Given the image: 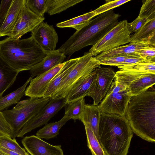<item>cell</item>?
<instances>
[{
    "mask_svg": "<svg viewBox=\"0 0 155 155\" xmlns=\"http://www.w3.org/2000/svg\"><path fill=\"white\" fill-rule=\"evenodd\" d=\"M98 133L106 155H127L133 133L125 117L101 114Z\"/></svg>",
    "mask_w": 155,
    "mask_h": 155,
    "instance_id": "cell-1",
    "label": "cell"
},
{
    "mask_svg": "<svg viewBox=\"0 0 155 155\" xmlns=\"http://www.w3.org/2000/svg\"><path fill=\"white\" fill-rule=\"evenodd\" d=\"M120 16L112 9L98 15L76 31L58 49L69 57L85 47L95 45L118 24Z\"/></svg>",
    "mask_w": 155,
    "mask_h": 155,
    "instance_id": "cell-2",
    "label": "cell"
},
{
    "mask_svg": "<svg viewBox=\"0 0 155 155\" xmlns=\"http://www.w3.org/2000/svg\"><path fill=\"white\" fill-rule=\"evenodd\" d=\"M125 117L133 132L142 139L155 142V92L146 91L132 96Z\"/></svg>",
    "mask_w": 155,
    "mask_h": 155,
    "instance_id": "cell-3",
    "label": "cell"
},
{
    "mask_svg": "<svg viewBox=\"0 0 155 155\" xmlns=\"http://www.w3.org/2000/svg\"><path fill=\"white\" fill-rule=\"evenodd\" d=\"M46 54L31 36L16 39L8 37L0 41V56L19 72L30 70Z\"/></svg>",
    "mask_w": 155,
    "mask_h": 155,
    "instance_id": "cell-4",
    "label": "cell"
},
{
    "mask_svg": "<svg viewBox=\"0 0 155 155\" xmlns=\"http://www.w3.org/2000/svg\"><path fill=\"white\" fill-rule=\"evenodd\" d=\"M51 99L50 97L30 98L19 101L12 109L2 112L12 129V139H15L25 124Z\"/></svg>",
    "mask_w": 155,
    "mask_h": 155,
    "instance_id": "cell-5",
    "label": "cell"
},
{
    "mask_svg": "<svg viewBox=\"0 0 155 155\" xmlns=\"http://www.w3.org/2000/svg\"><path fill=\"white\" fill-rule=\"evenodd\" d=\"M98 61L91 53H84L62 81L51 98H65L78 81L101 67Z\"/></svg>",
    "mask_w": 155,
    "mask_h": 155,
    "instance_id": "cell-6",
    "label": "cell"
},
{
    "mask_svg": "<svg viewBox=\"0 0 155 155\" xmlns=\"http://www.w3.org/2000/svg\"><path fill=\"white\" fill-rule=\"evenodd\" d=\"M97 107L101 114H115L125 117L129 102L132 97L129 89L114 78Z\"/></svg>",
    "mask_w": 155,
    "mask_h": 155,
    "instance_id": "cell-7",
    "label": "cell"
},
{
    "mask_svg": "<svg viewBox=\"0 0 155 155\" xmlns=\"http://www.w3.org/2000/svg\"><path fill=\"white\" fill-rule=\"evenodd\" d=\"M128 23L126 20L119 22L98 42L92 46L89 52L92 56H95L130 43L131 34L128 28Z\"/></svg>",
    "mask_w": 155,
    "mask_h": 155,
    "instance_id": "cell-8",
    "label": "cell"
},
{
    "mask_svg": "<svg viewBox=\"0 0 155 155\" xmlns=\"http://www.w3.org/2000/svg\"><path fill=\"white\" fill-rule=\"evenodd\" d=\"M114 78L125 85L132 96L139 94L154 84L155 74L120 69Z\"/></svg>",
    "mask_w": 155,
    "mask_h": 155,
    "instance_id": "cell-9",
    "label": "cell"
},
{
    "mask_svg": "<svg viewBox=\"0 0 155 155\" xmlns=\"http://www.w3.org/2000/svg\"><path fill=\"white\" fill-rule=\"evenodd\" d=\"M65 98L51 99L20 131L17 137H21L33 130L46 124L67 104Z\"/></svg>",
    "mask_w": 155,
    "mask_h": 155,
    "instance_id": "cell-10",
    "label": "cell"
},
{
    "mask_svg": "<svg viewBox=\"0 0 155 155\" xmlns=\"http://www.w3.org/2000/svg\"><path fill=\"white\" fill-rule=\"evenodd\" d=\"M31 35L46 54L55 50L58 36L53 25L43 21L31 31Z\"/></svg>",
    "mask_w": 155,
    "mask_h": 155,
    "instance_id": "cell-11",
    "label": "cell"
},
{
    "mask_svg": "<svg viewBox=\"0 0 155 155\" xmlns=\"http://www.w3.org/2000/svg\"><path fill=\"white\" fill-rule=\"evenodd\" d=\"M65 63V61L64 62L35 78H32L29 85L25 90V95L31 98L43 97L51 80Z\"/></svg>",
    "mask_w": 155,
    "mask_h": 155,
    "instance_id": "cell-12",
    "label": "cell"
},
{
    "mask_svg": "<svg viewBox=\"0 0 155 155\" xmlns=\"http://www.w3.org/2000/svg\"><path fill=\"white\" fill-rule=\"evenodd\" d=\"M96 82L94 91L88 96L93 100L94 105H98L105 96L115 76V72L110 68H97L95 69Z\"/></svg>",
    "mask_w": 155,
    "mask_h": 155,
    "instance_id": "cell-13",
    "label": "cell"
},
{
    "mask_svg": "<svg viewBox=\"0 0 155 155\" xmlns=\"http://www.w3.org/2000/svg\"><path fill=\"white\" fill-rule=\"evenodd\" d=\"M45 19L31 11L25 6L9 37L13 39H19L26 33L32 31Z\"/></svg>",
    "mask_w": 155,
    "mask_h": 155,
    "instance_id": "cell-14",
    "label": "cell"
},
{
    "mask_svg": "<svg viewBox=\"0 0 155 155\" xmlns=\"http://www.w3.org/2000/svg\"><path fill=\"white\" fill-rule=\"evenodd\" d=\"M21 143L31 155H64L61 145H51L36 136L26 137Z\"/></svg>",
    "mask_w": 155,
    "mask_h": 155,
    "instance_id": "cell-15",
    "label": "cell"
},
{
    "mask_svg": "<svg viewBox=\"0 0 155 155\" xmlns=\"http://www.w3.org/2000/svg\"><path fill=\"white\" fill-rule=\"evenodd\" d=\"M96 79V74L95 70L78 81L66 96L67 102L88 96L94 91Z\"/></svg>",
    "mask_w": 155,
    "mask_h": 155,
    "instance_id": "cell-16",
    "label": "cell"
},
{
    "mask_svg": "<svg viewBox=\"0 0 155 155\" xmlns=\"http://www.w3.org/2000/svg\"><path fill=\"white\" fill-rule=\"evenodd\" d=\"M66 58V56L58 49L47 53L41 62L29 70L31 77L32 78L47 72L63 62Z\"/></svg>",
    "mask_w": 155,
    "mask_h": 155,
    "instance_id": "cell-17",
    "label": "cell"
},
{
    "mask_svg": "<svg viewBox=\"0 0 155 155\" xmlns=\"http://www.w3.org/2000/svg\"><path fill=\"white\" fill-rule=\"evenodd\" d=\"M25 0H13L7 15L0 28V37H9L25 6Z\"/></svg>",
    "mask_w": 155,
    "mask_h": 155,
    "instance_id": "cell-18",
    "label": "cell"
},
{
    "mask_svg": "<svg viewBox=\"0 0 155 155\" xmlns=\"http://www.w3.org/2000/svg\"><path fill=\"white\" fill-rule=\"evenodd\" d=\"M130 42L155 46V18L147 20L137 32L130 35Z\"/></svg>",
    "mask_w": 155,
    "mask_h": 155,
    "instance_id": "cell-19",
    "label": "cell"
},
{
    "mask_svg": "<svg viewBox=\"0 0 155 155\" xmlns=\"http://www.w3.org/2000/svg\"><path fill=\"white\" fill-rule=\"evenodd\" d=\"M101 114L97 106L86 104L80 120L91 129L99 142L98 131Z\"/></svg>",
    "mask_w": 155,
    "mask_h": 155,
    "instance_id": "cell-20",
    "label": "cell"
},
{
    "mask_svg": "<svg viewBox=\"0 0 155 155\" xmlns=\"http://www.w3.org/2000/svg\"><path fill=\"white\" fill-rule=\"evenodd\" d=\"M19 73L0 56V98L6 90L14 84Z\"/></svg>",
    "mask_w": 155,
    "mask_h": 155,
    "instance_id": "cell-21",
    "label": "cell"
},
{
    "mask_svg": "<svg viewBox=\"0 0 155 155\" xmlns=\"http://www.w3.org/2000/svg\"><path fill=\"white\" fill-rule=\"evenodd\" d=\"M79 58L80 57L71 59L65 61L63 67L55 75L50 82L43 97H51L62 81Z\"/></svg>",
    "mask_w": 155,
    "mask_h": 155,
    "instance_id": "cell-22",
    "label": "cell"
},
{
    "mask_svg": "<svg viewBox=\"0 0 155 155\" xmlns=\"http://www.w3.org/2000/svg\"><path fill=\"white\" fill-rule=\"evenodd\" d=\"M149 46L150 45L143 43L130 42L128 45L120 46L109 51L101 53L95 57L96 59L99 61L117 55L137 54H136V52Z\"/></svg>",
    "mask_w": 155,
    "mask_h": 155,
    "instance_id": "cell-23",
    "label": "cell"
},
{
    "mask_svg": "<svg viewBox=\"0 0 155 155\" xmlns=\"http://www.w3.org/2000/svg\"><path fill=\"white\" fill-rule=\"evenodd\" d=\"M70 119L64 116L60 120L46 124L36 133V136L40 139L48 140L57 137L61 128Z\"/></svg>",
    "mask_w": 155,
    "mask_h": 155,
    "instance_id": "cell-24",
    "label": "cell"
},
{
    "mask_svg": "<svg viewBox=\"0 0 155 155\" xmlns=\"http://www.w3.org/2000/svg\"><path fill=\"white\" fill-rule=\"evenodd\" d=\"M32 78L30 77L21 87L0 98V111L7 110L12 105L18 103L25 94L26 88Z\"/></svg>",
    "mask_w": 155,
    "mask_h": 155,
    "instance_id": "cell-25",
    "label": "cell"
},
{
    "mask_svg": "<svg viewBox=\"0 0 155 155\" xmlns=\"http://www.w3.org/2000/svg\"><path fill=\"white\" fill-rule=\"evenodd\" d=\"M83 0H46L45 13L52 15L67 10Z\"/></svg>",
    "mask_w": 155,
    "mask_h": 155,
    "instance_id": "cell-26",
    "label": "cell"
},
{
    "mask_svg": "<svg viewBox=\"0 0 155 155\" xmlns=\"http://www.w3.org/2000/svg\"><path fill=\"white\" fill-rule=\"evenodd\" d=\"M94 11L57 24L60 28H72L77 31L87 25L93 18L95 17Z\"/></svg>",
    "mask_w": 155,
    "mask_h": 155,
    "instance_id": "cell-27",
    "label": "cell"
},
{
    "mask_svg": "<svg viewBox=\"0 0 155 155\" xmlns=\"http://www.w3.org/2000/svg\"><path fill=\"white\" fill-rule=\"evenodd\" d=\"M85 104L84 97L67 103L64 107V116L74 120H80Z\"/></svg>",
    "mask_w": 155,
    "mask_h": 155,
    "instance_id": "cell-28",
    "label": "cell"
},
{
    "mask_svg": "<svg viewBox=\"0 0 155 155\" xmlns=\"http://www.w3.org/2000/svg\"><path fill=\"white\" fill-rule=\"evenodd\" d=\"M87 146L92 155H106L101 146L91 129L84 124Z\"/></svg>",
    "mask_w": 155,
    "mask_h": 155,
    "instance_id": "cell-29",
    "label": "cell"
},
{
    "mask_svg": "<svg viewBox=\"0 0 155 155\" xmlns=\"http://www.w3.org/2000/svg\"><path fill=\"white\" fill-rule=\"evenodd\" d=\"M118 68L128 71L155 74V61L144 60L134 64L120 66Z\"/></svg>",
    "mask_w": 155,
    "mask_h": 155,
    "instance_id": "cell-30",
    "label": "cell"
},
{
    "mask_svg": "<svg viewBox=\"0 0 155 155\" xmlns=\"http://www.w3.org/2000/svg\"><path fill=\"white\" fill-rule=\"evenodd\" d=\"M0 147L21 155H29L25 149L21 147L17 143L15 139H12L5 135L0 137Z\"/></svg>",
    "mask_w": 155,
    "mask_h": 155,
    "instance_id": "cell-31",
    "label": "cell"
},
{
    "mask_svg": "<svg viewBox=\"0 0 155 155\" xmlns=\"http://www.w3.org/2000/svg\"><path fill=\"white\" fill-rule=\"evenodd\" d=\"M142 2L138 16L147 20L155 18V0H142Z\"/></svg>",
    "mask_w": 155,
    "mask_h": 155,
    "instance_id": "cell-32",
    "label": "cell"
},
{
    "mask_svg": "<svg viewBox=\"0 0 155 155\" xmlns=\"http://www.w3.org/2000/svg\"><path fill=\"white\" fill-rule=\"evenodd\" d=\"M46 0H25V6L37 15L44 17L46 10Z\"/></svg>",
    "mask_w": 155,
    "mask_h": 155,
    "instance_id": "cell-33",
    "label": "cell"
},
{
    "mask_svg": "<svg viewBox=\"0 0 155 155\" xmlns=\"http://www.w3.org/2000/svg\"><path fill=\"white\" fill-rule=\"evenodd\" d=\"M130 1V0H106L104 4L93 11L95 16H96L99 14L119 7Z\"/></svg>",
    "mask_w": 155,
    "mask_h": 155,
    "instance_id": "cell-34",
    "label": "cell"
},
{
    "mask_svg": "<svg viewBox=\"0 0 155 155\" xmlns=\"http://www.w3.org/2000/svg\"><path fill=\"white\" fill-rule=\"evenodd\" d=\"M128 55H122L114 56L98 61L100 64L118 67L123 65L125 59Z\"/></svg>",
    "mask_w": 155,
    "mask_h": 155,
    "instance_id": "cell-35",
    "label": "cell"
},
{
    "mask_svg": "<svg viewBox=\"0 0 155 155\" xmlns=\"http://www.w3.org/2000/svg\"><path fill=\"white\" fill-rule=\"evenodd\" d=\"M140 57L145 60L155 61V48L147 46L136 52Z\"/></svg>",
    "mask_w": 155,
    "mask_h": 155,
    "instance_id": "cell-36",
    "label": "cell"
},
{
    "mask_svg": "<svg viewBox=\"0 0 155 155\" xmlns=\"http://www.w3.org/2000/svg\"><path fill=\"white\" fill-rule=\"evenodd\" d=\"M13 0H2L0 5V28L7 15Z\"/></svg>",
    "mask_w": 155,
    "mask_h": 155,
    "instance_id": "cell-37",
    "label": "cell"
},
{
    "mask_svg": "<svg viewBox=\"0 0 155 155\" xmlns=\"http://www.w3.org/2000/svg\"><path fill=\"white\" fill-rule=\"evenodd\" d=\"M147 20L138 16L133 22L128 23L127 27L130 34H133L139 30Z\"/></svg>",
    "mask_w": 155,
    "mask_h": 155,
    "instance_id": "cell-38",
    "label": "cell"
},
{
    "mask_svg": "<svg viewBox=\"0 0 155 155\" xmlns=\"http://www.w3.org/2000/svg\"><path fill=\"white\" fill-rule=\"evenodd\" d=\"M0 132L12 138V129L6 121L3 114L0 111Z\"/></svg>",
    "mask_w": 155,
    "mask_h": 155,
    "instance_id": "cell-39",
    "label": "cell"
},
{
    "mask_svg": "<svg viewBox=\"0 0 155 155\" xmlns=\"http://www.w3.org/2000/svg\"><path fill=\"white\" fill-rule=\"evenodd\" d=\"M0 150L8 155H21L18 153L9 150L1 147H0Z\"/></svg>",
    "mask_w": 155,
    "mask_h": 155,
    "instance_id": "cell-40",
    "label": "cell"
},
{
    "mask_svg": "<svg viewBox=\"0 0 155 155\" xmlns=\"http://www.w3.org/2000/svg\"><path fill=\"white\" fill-rule=\"evenodd\" d=\"M0 155H8L0 150Z\"/></svg>",
    "mask_w": 155,
    "mask_h": 155,
    "instance_id": "cell-41",
    "label": "cell"
},
{
    "mask_svg": "<svg viewBox=\"0 0 155 155\" xmlns=\"http://www.w3.org/2000/svg\"><path fill=\"white\" fill-rule=\"evenodd\" d=\"M4 135V134L0 132V137L1 136H2V135Z\"/></svg>",
    "mask_w": 155,
    "mask_h": 155,
    "instance_id": "cell-42",
    "label": "cell"
}]
</instances>
